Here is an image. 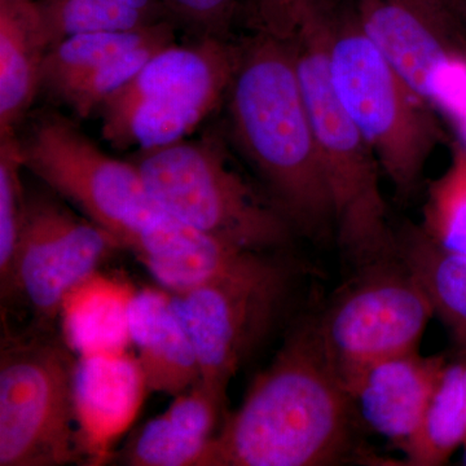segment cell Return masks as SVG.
<instances>
[{
    "instance_id": "d4e9b609",
    "label": "cell",
    "mask_w": 466,
    "mask_h": 466,
    "mask_svg": "<svg viewBox=\"0 0 466 466\" xmlns=\"http://www.w3.org/2000/svg\"><path fill=\"white\" fill-rule=\"evenodd\" d=\"M174 43L175 36L158 39L116 55L67 88L60 99L66 101L78 118H88L104 101L127 85L158 51Z\"/></svg>"
},
{
    "instance_id": "8992f818",
    "label": "cell",
    "mask_w": 466,
    "mask_h": 466,
    "mask_svg": "<svg viewBox=\"0 0 466 466\" xmlns=\"http://www.w3.org/2000/svg\"><path fill=\"white\" fill-rule=\"evenodd\" d=\"M238 56L240 45L231 39L162 48L100 106L104 139L137 150L180 142L227 96Z\"/></svg>"
},
{
    "instance_id": "9a60e30c",
    "label": "cell",
    "mask_w": 466,
    "mask_h": 466,
    "mask_svg": "<svg viewBox=\"0 0 466 466\" xmlns=\"http://www.w3.org/2000/svg\"><path fill=\"white\" fill-rule=\"evenodd\" d=\"M130 330L149 390L177 397L200 381L198 354L170 291H137Z\"/></svg>"
},
{
    "instance_id": "e0dca14e",
    "label": "cell",
    "mask_w": 466,
    "mask_h": 466,
    "mask_svg": "<svg viewBox=\"0 0 466 466\" xmlns=\"http://www.w3.org/2000/svg\"><path fill=\"white\" fill-rule=\"evenodd\" d=\"M135 294L127 281L99 271L66 294L58 319L64 341L76 357L128 351Z\"/></svg>"
},
{
    "instance_id": "484cf974",
    "label": "cell",
    "mask_w": 466,
    "mask_h": 466,
    "mask_svg": "<svg viewBox=\"0 0 466 466\" xmlns=\"http://www.w3.org/2000/svg\"><path fill=\"white\" fill-rule=\"evenodd\" d=\"M24 167L16 135L0 137V290L11 275L15 251L26 208L21 170Z\"/></svg>"
},
{
    "instance_id": "277c9868",
    "label": "cell",
    "mask_w": 466,
    "mask_h": 466,
    "mask_svg": "<svg viewBox=\"0 0 466 466\" xmlns=\"http://www.w3.org/2000/svg\"><path fill=\"white\" fill-rule=\"evenodd\" d=\"M293 43L332 200L337 240L350 258L363 265L390 258L397 254V238L380 186L381 167L330 85L323 0H317L309 9Z\"/></svg>"
},
{
    "instance_id": "cb8c5ba5",
    "label": "cell",
    "mask_w": 466,
    "mask_h": 466,
    "mask_svg": "<svg viewBox=\"0 0 466 466\" xmlns=\"http://www.w3.org/2000/svg\"><path fill=\"white\" fill-rule=\"evenodd\" d=\"M422 231L435 244L466 256V144L451 146L449 167L431 183Z\"/></svg>"
},
{
    "instance_id": "7402d4cb",
    "label": "cell",
    "mask_w": 466,
    "mask_h": 466,
    "mask_svg": "<svg viewBox=\"0 0 466 466\" xmlns=\"http://www.w3.org/2000/svg\"><path fill=\"white\" fill-rule=\"evenodd\" d=\"M177 26L164 20L124 32L82 33L67 36L46 52L42 88L60 97L76 82L116 55L158 39L173 38Z\"/></svg>"
},
{
    "instance_id": "5b68a950",
    "label": "cell",
    "mask_w": 466,
    "mask_h": 466,
    "mask_svg": "<svg viewBox=\"0 0 466 466\" xmlns=\"http://www.w3.org/2000/svg\"><path fill=\"white\" fill-rule=\"evenodd\" d=\"M133 162L159 207L186 225L257 253L289 241L288 218L211 137L137 150Z\"/></svg>"
},
{
    "instance_id": "8fae6325",
    "label": "cell",
    "mask_w": 466,
    "mask_h": 466,
    "mask_svg": "<svg viewBox=\"0 0 466 466\" xmlns=\"http://www.w3.org/2000/svg\"><path fill=\"white\" fill-rule=\"evenodd\" d=\"M383 56L466 139L465 21L451 0H351Z\"/></svg>"
},
{
    "instance_id": "4dcf8cb0",
    "label": "cell",
    "mask_w": 466,
    "mask_h": 466,
    "mask_svg": "<svg viewBox=\"0 0 466 466\" xmlns=\"http://www.w3.org/2000/svg\"><path fill=\"white\" fill-rule=\"evenodd\" d=\"M451 2H452V0H451Z\"/></svg>"
},
{
    "instance_id": "7a4b0ae2",
    "label": "cell",
    "mask_w": 466,
    "mask_h": 466,
    "mask_svg": "<svg viewBox=\"0 0 466 466\" xmlns=\"http://www.w3.org/2000/svg\"><path fill=\"white\" fill-rule=\"evenodd\" d=\"M227 96L233 137L267 195L293 228L315 238L333 233L332 200L293 39L253 33L242 41Z\"/></svg>"
},
{
    "instance_id": "9c48e42d",
    "label": "cell",
    "mask_w": 466,
    "mask_h": 466,
    "mask_svg": "<svg viewBox=\"0 0 466 466\" xmlns=\"http://www.w3.org/2000/svg\"><path fill=\"white\" fill-rule=\"evenodd\" d=\"M434 309L403 260L367 265L314 323L319 345L343 383L382 359L419 350Z\"/></svg>"
},
{
    "instance_id": "3957f363",
    "label": "cell",
    "mask_w": 466,
    "mask_h": 466,
    "mask_svg": "<svg viewBox=\"0 0 466 466\" xmlns=\"http://www.w3.org/2000/svg\"><path fill=\"white\" fill-rule=\"evenodd\" d=\"M323 5L334 95L398 195H412L429 158L446 142L438 113L367 35L351 0H323Z\"/></svg>"
},
{
    "instance_id": "603a6c76",
    "label": "cell",
    "mask_w": 466,
    "mask_h": 466,
    "mask_svg": "<svg viewBox=\"0 0 466 466\" xmlns=\"http://www.w3.org/2000/svg\"><path fill=\"white\" fill-rule=\"evenodd\" d=\"M48 48L82 33L124 32L168 20L162 0H35Z\"/></svg>"
},
{
    "instance_id": "4fadbf2b",
    "label": "cell",
    "mask_w": 466,
    "mask_h": 466,
    "mask_svg": "<svg viewBox=\"0 0 466 466\" xmlns=\"http://www.w3.org/2000/svg\"><path fill=\"white\" fill-rule=\"evenodd\" d=\"M447 359L413 350L364 367L343 383L355 416L403 451L419 431Z\"/></svg>"
},
{
    "instance_id": "ffe728a7",
    "label": "cell",
    "mask_w": 466,
    "mask_h": 466,
    "mask_svg": "<svg viewBox=\"0 0 466 466\" xmlns=\"http://www.w3.org/2000/svg\"><path fill=\"white\" fill-rule=\"evenodd\" d=\"M397 256L424 287L459 350L466 351V256L443 249L416 227L401 233Z\"/></svg>"
},
{
    "instance_id": "6da1fadb",
    "label": "cell",
    "mask_w": 466,
    "mask_h": 466,
    "mask_svg": "<svg viewBox=\"0 0 466 466\" xmlns=\"http://www.w3.org/2000/svg\"><path fill=\"white\" fill-rule=\"evenodd\" d=\"M354 419L348 392L309 321L257 376L198 466L339 464L351 452Z\"/></svg>"
},
{
    "instance_id": "30bf717a",
    "label": "cell",
    "mask_w": 466,
    "mask_h": 466,
    "mask_svg": "<svg viewBox=\"0 0 466 466\" xmlns=\"http://www.w3.org/2000/svg\"><path fill=\"white\" fill-rule=\"evenodd\" d=\"M285 274L265 253L248 251L204 283L171 293L191 337L201 380L227 400V388L280 305Z\"/></svg>"
},
{
    "instance_id": "ba28073f",
    "label": "cell",
    "mask_w": 466,
    "mask_h": 466,
    "mask_svg": "<svg viewBox=\"0 0 466 466\" xmlns=\"http://www.w3.org/2000/svg\"><path fill=\"white\" fill-rule=\"evenodd\" d=\"M24 167L91 222L134 253L147 231L167 211L150 195L133 161L110 157L75 122L42 116L20 140Z\"/></svg>"
},
{
    "instance_id": "2e32d148",
    "label": "cell",
    "mask_w": 466,
    "mask_h": 466,
    "mask_svg": "<svg viewBox=\"0 0 466 466\" xmlns=\"http://www.w3.org/2000/svg\"><path fill=\"white\" fill-rule=\"evenodd\" d=\"M225 404L226 400L198 381L143 426L122 451V462L131 466H198L217 434Z\"/></svg>"
},
{
    "instance_id": "4316f807",
    "label": "cell",
    "mask_w": 466,
    "mask_h": 466,
    "mask_svg": "<svg viewBox=\"0 0 466 466\" xmlns=\"http://www.w3.org/2000/svg\"><path fill=\"white\" fill-rule=\"evenodd\" d=\"M168 20L192 39H229L241 0H162Z\"/></svg>"
},
{
    "instance_id": "d6986e66",
    "label": "cell",
    "mask_w": 466,
    "mask_h": 466,
    "mask_svg": "<svg viewBox=\"0 0 466 466\" xmlns=\"http://www.w3.org/2000/svg\"><path fill=\"white\" fill-rule=\"evenodd\" d=\"M47 51L35 0H0V137L15 134L42 88Z\"/></svg>"
},
{
    "instance_id": "44dd1931",
    "label": "cell",
    "mask_w": 466,
    "mask_h": 466,
    "mask_svg": "<svg viewBox=\"0 0 466 466\" xmlns=\"http://www.w3.org/2000/svg\"><path fill=\"white\" fill-rule=\"evenodd\" d=\"M466 446V351L447 359L424 419L401 452L406 465H444Z\"/></svg>"
},
{
    "instance_id": "52a82bcc",
    "label": "cell",
    "mask_w": 466,
    "mask_h": 466,
    "mask_svg": "<svg viewBox=\"0 0 466 466\" xmlns=\"http://www.w3.org/2000/svg\"><path fill=\"white\" fill-rule=\"evenodd\" d=\"M76 355L50 329L7 334L0 350V466L86 461L75 403Z\"/></svg>"
},
{
    "instance_id": "83f0119b",
    "label": "cell",
    "mask_w": 466,
    "mask_h": 466,
    "mask_svg": "<svg viewBox=\"0 0 466 466\" xmlns=\"http://www.w3.org/2000/svg\"><path fill=\"white\" fill-rule=\"evenodd\" d=\"M317 0H241L240 14L251 32L291 41Z\"/></svg>"
},
{
    "instance_id": "f1b7e54d",
    "label": "cell",
    "mask_w": 466,
    "mask_h": 466,
    "mask_svg": "<svg viewBox=\"0 0 466 466\" xmlns=\"http://www.w3.org/2000/svg\"><path fill=\"white\" fill-rule=\"evenodd\" d=\"M453 7L459 12L460 16L466 24V0H452Z\"/></svg>"
},
{
    "instance_id": "7c38bea8",
    "label": "cell",
    "mask_w": 466,
    "mask_h": 466,
    "mask_svg": "<svg viewBox=\"0 0 466 466\" xmlns=\"http://www.w3.org/2000/svg\"><path fill=\"white\" fill-rule=\"evenodd\" d=\"M121 244L66 205L47 195L26 198L25 217L18 238L11 275L2 299H20L36 319V327L51 329L60 318L67 293L99 271Z\"/></svg>"
},
{
    "instance_id": "f546056e",
    "label": "cell",
    "mask_w": 466,
    "mask_h": 466,
    "mask_svg": "<svg viewBox=\"0 0 466 466\" xmlns=\"http://www.w3.org/2000/svg\"><path fill=\"white\" fill-rule=\"evenodd\" d=\"M461 451H462L461 464L466 465V446Z\"/></svg>"
},
{
    "instance_id": "ac0fdd59",
    "label": "cell",
    "mask_w": 466,
    "mask_h": 466,
    "mask_svg": "<svg viewBox=\"0 0 466 466\" xmlns=\"http://www.w3.org/2000/svg\"><path fill=\"white\" fill-rule=\"evenodd\" d=\"M248 251L167 213L143 236L134 256L170 293L204 283Z\"/></svg>"
},
{
    "instance_id": "5bb4252c",
    "label": "cell",
    "mask_w": 466,
    "mask_h": 466,
    "mask_svg": "<svg viewBox=\"0 0 466 466\" xmlns=\"http://www.w3.org/2000/svg\"><path fill=\"white\" fill-rule=\"evenodd\" d=\"M149 390L130 352L76 357L75 403L86 461H109L116 441L133 425Z\"/></svg>"
}]
</instances>
